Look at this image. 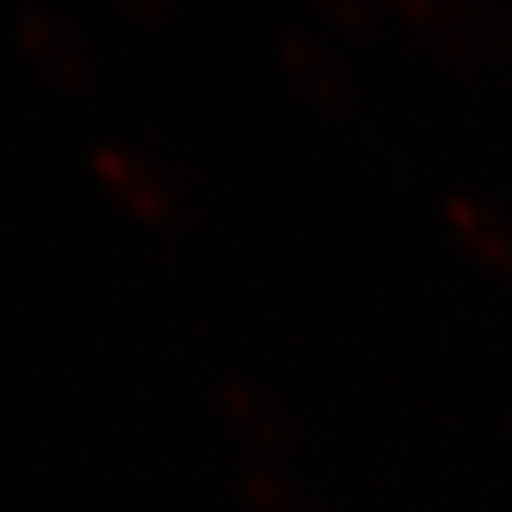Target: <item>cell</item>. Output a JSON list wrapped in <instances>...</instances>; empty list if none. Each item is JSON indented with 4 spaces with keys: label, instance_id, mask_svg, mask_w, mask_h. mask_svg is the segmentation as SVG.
I'll use <instances>...</instances> for the list:
<instances>
[{
    "label": "cell",
    "instance_id": "7a4b0ae2",
    "mask_svg": "<svg viewBox=\"0 0 512 512\" xmlns=\"http://www.w3.org/2000/svg\"><path fill=\"white\" fill-rule=\"evenodd\" d=\"M441 209H446L451 228L465 238V247H475V256H484L498 271H512V228L498 219L494 209H484L470 195H446Z\"/></svg>",
    "mask_w": 512,
    "mask_h": 512
},
{
    "label": "cell",
    "instance_id": "8992f818",
    "mask_svg": "<svg viewBox=\"0 0 512 512\" xmlns=\"http://www.w3.org/2000/svg\"><path fill=\"white\" fill-rule=\"evenodd\" d=\"M242 494L252 498L256 512H309L271 470H261V465H247V470H242Z\"/></svg>",
    "mask_w": 512,
    "mask_h": 512
},
{
    "label": "cell",
    "instance_id": "277c9868",
    "mask_svg": "<svg viewBox=\"0 0 512 512\" xmlns=\"http://www.w3.org/2000/svg\"><path fill=\"white\" fill-rule=\"evenodd\" d=\"M280 57H285V67H290V72L304 81V91H309L318 105H328V110H342V105H347L342 76L332 72L328 62L313 53V48L299 34H280Z\"/></svg>",
    "mask_w": 512,
    "mask_h": 512
},
{
    "label": "cell",
    "instance_id": "6da1fadb",
    "mask_svg": "<svg viewBox=\"0 0 512 512\" xmlns=\"http://www.w3.org/2000/svg\"><path fill=\"white\" fill-rule=\"evenodd\" d=\"M91 166H95V176L110 185V195L124 204L133 219H143V223H166L171 219L166 195L157 190V181L143 171V162H133L128 152H119V147H110V143H95L91 147Z\"/></svg>",
    "mask_w": 512,
    "mask_h": 512
},
{
    "label": "cell",
    "instance_id": "ba28073f",
    "mask_svg": "<svg viewBox=\"0 0 512 512\" xmlns=\"http://www.w3.org/2000/svg\"><path fill=\"white\" fill-rule=\"evenodd\" d=\"M128 10H133V15L143 19V24H162V15H166V5L162 0H124Z\"/></svg>",
    "mask_w": 512,
    "mask_h": 512
},
{
    "label": "cell",
    "instance_id": "52a82bcc",
    "mask_svg": "<svg viewBox=\"0 0 512 512\" xmlns=\"http://www.w3.org/2000/svg\"><path fill=\"white\" fill-rule=\"evenodd\" d=\"M323 5H328V15L337 19V24H347V29H366L370 24L366 0H323Z\"/></svg>",
    "mask_w": 512,
    "mask_h": 512
},
{
    "label": "cell",
    "instance_id": "5b68a950",
    "mask_svg": "<svg viewBox=\"0 0 512 512\" xmlns=\"http://www.w3.org/2000/svg\"><path fill=\"white\" fill-rule=\"evenodd\" d=\"M219 403H223V413L238 422V427H242V432H247L252 441H261L266 451H285V446H290L285 427H280V422H275L271 413H266V408L256 403V394H252V389H247L242 380H228V375H223V380H219Z\"/></svg>",
    "mask_w": 512,
    "mask_h": 512
},
{
    "label": "cell",
    "instance_id": "3957f363",
    "mask_svg": "<svg viewBox=\"0 0 512 512\" xmlns=\"http://www.w3.org/2000/svg\"><path fill=\"white\" fill-rule=\"evenodd\" d=\"M15 38L24 43V48H29V57H34L38 67L53 76L57 86L76 91V86L86 81V67H81L76 48L62 34H57V29L43 15H38V10H19V15H15Z\"/></svg>",
    "mask_w": 512,
    "mask_h": 512
}]
</instances>
